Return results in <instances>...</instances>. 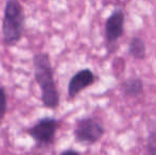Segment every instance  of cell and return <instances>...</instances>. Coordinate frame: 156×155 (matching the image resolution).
<instances>
[{"instance_id": "obj_9", "label": "cell", "mask_w": 156, "mask_h": 155, "mask_svg": "<svg viewBox=\"0 0 156 155\" xmlns=\"http://www.w3.org/2000/svg\"><path fill=\"white\" fill-rule=\"evenodd\" d=\"M144 155H156V126L149 132L144 146Z\"/></svg>"}, {"instance_id": "obj_7", "label": "cell", "mask_w": 156, "mask_h": 155, "mask_svg": "<svg viewBox=\"0 0 156 155\" xmlns=\"http://www.w3.org/2000/svg\"><path fill=\"white\" fill-rule=\"evenodd\" d=\"M122 93L126 97L135 98L144 93V83L142 80L138 77H131L121 82L120 85Z\"/></svg>"}, {"instance_id": "obj_4", "label": "cell", "mask_w": 156, "mask_h": 155, "mask_svg": "<svg viewBox=\"0 0 156 155\" xmlns=\"http://www.w3.org/2000/svg\"><path fill=\"white\" fill-rule=\"evenodd\" d=\"M60 123V120L53 117L39 118L32 126L27 129V134L38 145L49 146L55 139Z\"/></svg>"}, {"instance_id": "obj_5", "label": "cell", "mask_w": 156, "mask_h": 155, "mask_svg": "<svg viewBox=\"0 0 156 155\" xmlns=\"http://www.w3.org/2000/svg\"><path fill=\"white\" fill-rule=\"evenodd\" d=\"M124 12L121 9H116L107 17L104 25V35L107 45L114 44L118 41L124 31Z\"/></svg>"}, {"instance_id": "obj_2", "label": "cell", "mask_w": 156, "mask_h": 155, "mask_svg": "<svg viewBox=\"0 0 156 155\" xmlns=\"http://www.w3.org/2000/svg\"><path fill=\"white\" fill-rule=\"evenodd\" d=\"M25 11L19 0H6L2 18V39L6 47H14L25 31Z\"/></svg>"}, {"instance_id": "obj_8", "label": "cell", "mask_w": 156, "mask_h": 155, "mask_svg": "<svg viewBox=\"0 0 156 155\" xmlns=\"http://www.w3.org/2000/svg\"><path fill=\"white\" fill-rule=\"evenodd\" d=\"M129 54L136 60H144L147 55L146 44L140 37L134 36L129 44Z\"/></svg>"}, {"instance_id": "obj_6", "label": "cell", "mask_w": 156, "mask_h": 155, "mask_svg": "<svg viewBox=\"0 0 156 155\" xmlns=\"http://www.w3.org/2000/svg\"><path fill=\"white\" fill-rule=\"evenodd\" d=\"M96 82V76L89 68H84L79 70L70 78L68 82L67 93L69 99H74L81 91L91 86Z\"/></svg>"}, {"instance_id": "obj_10", "label": "cell", "mask_w": 156, "mask_h": 155, "mask_svg": "<svg viewBox=\"0 0 156 155\" xmlns=\"http://www.w3.org/2000/svg\"><path fill=\"white\" fill-rule=\"evenodd\" d=\"M8 111V98L3 86H0V121L4 118Z\"/></svg>"}, {"instance_id": "obj_11", "label": "cell", "mask_w": 156, "mask_h": 155, "mask_svg": "<svg viewBox=\"0 0 156 155\" xmlns=\"http://www.w3.org/2000/svg\"><path fill=\"white\" fill-rule=\"evenodd\" d=\"M60 155H80V154H79L78 151H76L73 149H67L65 151H63Z\"/></svg>"}, {"instance_id": "obj_1", "label": "cell", "mask_w": 156, "mask_h": 155, "mask_svg": "<svg viewBox=\"0 0 156 155\" xmlns=\"http://www.w3.org/2000/svg\"><path fill=\"white\" fill-rule=\"evenodd\" d=\"M32 65L34 79L41 90V100L44 107L55 110L60 105V93L54 80L50 55L46 52L34 54Z\"/></svg>"}, {"instance_id": "obj_3", "label": "cell", "mask_w": 156, "mask_h": 155, "mask_svg": "<svg viewBox=\"0 0 156 155\" xmlns=\"http://www.w3.org/2000/svg\"><path fill=\"white\" fill-rule=\"evenodd\" d=\"M105 129L93 117H83L76 120L73 129V137L76 143L94 145L103 137Z\"/></svg>"}]
</instances>
